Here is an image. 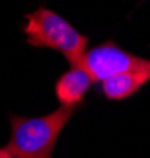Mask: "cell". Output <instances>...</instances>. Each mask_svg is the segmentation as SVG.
I'll list each match as a JSON object with an SVG mask.
<instances>
[{
	"instance_id": "6da1fadb",
	"label": "cell",
	"mask_w": 150,
	"mask_h": 158,
	"mask_svg": "<svg viewBox=\"0 0 150 158\" xmlns=\"http://www.w3.org/2000/svg\"><path fill=\"white\" fill-rule=\"evenodd\" d=\"M75 106L61 105L55 111L38 118L13 116L11 136L5 149L13 158H50L61 130L74 114Z\"/></svg>"
},
{
	"instance_id": "7a4b0ae2",
	"label": "cell",
	"mask_w": 150,
	"mask_h": 158,
	"mask_svg": "<svg viewBox=\"0 0 150 158\" xmlns=\"http://www.w3.org/2000/svg\"><path fill=\"white\" fill-rule=\"evenodd\" d=\"M24 31L31 46L59 52L71 66L81 64L88 52V38L78 33L66 19L47 8H38L28 14Z\"/></svg>"
},
{
	"instance_id": "3957f363",
	"label": "cell",
	"mask_w": 150,
	"mask_h": 158,
	"mask_svg": "<svg viewBox=\"0 0 150 158\" xmlns=\"http://www.w3.org/2000/svg\"><path fill=\"white\" fill-rule=\"evenodd\" d=\"M92 81H103L108 77L124 72H142L150 75V60L125 52L113 42L102 44L86 52L81 64Z\"/></svg>"
},
{
	"instance_id": "277c9868",
	"label": "cell",
	"mask_w": 150,
	"mask_h": 158,
	"mask_svg": "<svg viewBox=\"0 0 150 158\" xmlns=\"http://www.w3.org/2000/svg\"><path fill=\"white\" fill-rule=\"evenodd\" d=\"M92 83L91 75L83 66H71V69L56 81V99L64 106H77Z\"/></svg>"
},
{
	"instance_id": "5b68a950",
	"label": "cell",
	"mask_w": 150,
	"mask_h": 158,
	"mask_svg": "<svg viewBox=\"0 0 150 158\" xmlns=\"http://www.w3.org/2000/svg\"><path fill=\"white\" fill-rule=\"evenodd\" d=\"M147 81H150V75L142 74V72L116 74L102 81V91L108 99L120 100V99H127L133 96Z\"/></svg>"
},
{
	"instance_id": "8992f818",
	"label": "cell",
	"mask_w": 150,
	"mask_h": 158,
	"mask_svg": "<svg viewBox=\"0 0 150 158\" xmlns=\"http://www.w3.org/2000/svg\"><path fill=\"white\" fill-rule=\"evenodd\" d=\"M0 158H13V155L3 147V149H0Z\"/></svg>"
}]
</instances>
